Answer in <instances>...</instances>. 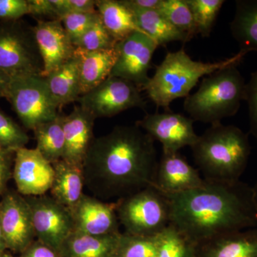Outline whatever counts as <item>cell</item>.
<instances>
[{
    "mask_svg": "<svg viewBox=\"0 0 257 257\" xmlns=\"http://www.w3.org/2000/svg\"><path fill=\"white\" fill-rule=\"evenodd\" d=\"M155 140L136 124L116 126L94 138L83 164L84 185L102 199L116 201L154 186Z\"/></svg>",
    "mask_w": 257,
    "mask_h": 257,
    "instance_id": "cell-1",
    "label": "cell"
},
{
    "mask_svg": "<svg viewBox=\"0 0 257 257\" xmlns=\"http://www.w3.org/2000/svg\"><path fill=\"white\" fill-rule=\"evenodd\" d=\"M165 196L170 204V224L195 246L257 226L252 187L241 180L204 179L197 188Z\"/></svg>",
    "mask_w": 257,
    "mask_h": 257,
    "instance_id": "cell-2",
    "label": "cell"
},
{
    "mask_svg": "<svg viewBox=\"0 0 257 257\" xmlns=\"http://www.w3.org/2000/svg\"><path fill=\"white\" fill-rule=\"evenodd\" d=\"M191 148L203 178L219 182L240 180L251 153L247 134L221 122L211 124Z\"/></svg>",
    "mask_w": 257,
    "mask_h": 257,
    "instance_id": "cell-3",
    "label": "cell"
},
{
    "mask_svg": "<svg viewBox=\"0 0 257 257\" xmlns=\"http://www.w3.org/2000/svg\"><path fill=\"white\" fill-rule=\"evenodd\" d=\"M245 55L239 52L226 60L202 62L192 60L184 48L167 52L144 90L157 108L170 111L171 103L179 98L187 97L202 77L231 64H239Z\"/></svg>",
    "mask_w": 257,
    "mask_h": 257,
    "instance_id": "cell-4",
    "label": "cell"
},
{
    "mask_svg": "<svg viewBox=\"0 0 257 257\" xmlns=\"http://www.w3.org/2000/svg\"><path fill=\"white\" fill-rule=\"evenodd\" d=\"M246 84L237 64H231L203 77L197 92L184 102L194 121L214 124L234 116L245 101Z\"/></svg>",
    "mask_w": 257,
    "mask_h": 257,
    "instance_id": "cell-5",
    "label": "cell"
},
{
    "mask_svg": "<svg viewBox=\"0 0 257 257\" xmlns=\"http://www.w3.org/2000/svg\"><path fill=\"white\" fill-rule=\"evenodd\" d=\"M116 202L118 219L127 234L155 236L170 224L168 199L154 186Z\"/></svg>",
    "mask_w": 257,
    "mask_h": 257,
    "instance_id": "cell-6",
    "label": "cell"
},
{
    "mask_svg": "<svg viewBox=\"0 0 257 257\" xmlns=\"http://www.w3.org/2000/svg\"><path fill=\"white\" fill-rule=\"evenodd\" d=\"M0 69L11 79L43 73L32 27L20 20H0Z\"/></svg>",
    "mask_w": 257,
    "mask_h": 257,
    "instance_id": "cell-7",
    "label": "cell"
},
{
    "mask_svg": "<svg viewBox=\"0 0 257 257\" xmlns=\"http://www.w3.org/2000/svg\"><path fill=\"white\" fill-rule=\"evenodd\" d=\"M6 99L24 126L32 131L59 114L46 78L41 75L32 74L12 79Z\"/></svg>",
    "mask_w": 257,
    "mask_h": 257,
    "instance_id": "cell-8",
    "label": "cell"
},
{
    "mask_svg": "<svg viewBox=\"0 0 257 257\" xmlns=\"http://www.w3.org/2000/svg\"><path fill=\"white\" fill-rule=\"evenodd\" d=\"M77 101L96 119L111 117L132 108L145 109L147 104L136 85L115 77H108Z\"/></svg>",
    "mask_w": 257,
    "mask_h": 257,
    "instance_id": "cell-9",
    "label": "cell"
},
{
    "mask_svg": "<svg viewBox=\"0 0 257 257\" xmlns=\"http://www.w3.org/2000/svg\"><path fill=\"white\" fill-rule=\"evenodd\" d=\"M31 210L32 222L38 241L60 251L74 231V221L68 208L51 196L25 197Z\"/></svg>",
    "mask_w": 257,
    "mask_h": 257,
    "instance_id": "cell-10",
    "label": "cell"
},
{
    "mask_svg": "<svg viewBox=\"0 0 257 257\" xmlns=\"http://www.w3.org/2000/svg\"><path fill=\"white\" fill-rule=\"evenodd\" d=\"M158 45L146 34L135 32L116 45L117 57L109 77L133 83L140 90L150 81L148 72Z\"/></svg>",
    "mask_w": 257,
    "mask_h": 257,
    "instance_id": "cell-11",
    "label": "cell"
},
{
    "mask_svg": "<svg viewBox=\"0 0 257 257\" xmlns=\"http://www.w3.org/2000/svg\"><path fill=\"white\" fill-rule=\"evenodd\" d=\"M0 224L7 248L21 253L36 238L31 210L26 198L7 190L0 201Z\"/></svg>",
    "mask_w": 257,
    "mask_h": 257,
    "instance_id": "cell-12",
    "label": "cell"
},
{
    "mask_svg": "<svg viewBox=\"0 0 257 257\" xmlns=\"http://www.w3.org/2000/svg\"><path fill=\"white\" fill-rule=\"evenodd\" d=\"M194 122L189 116L166 111L147 114L135 124L145 130L154 140L160 142L163 152L175 153L184 147H192L197 143L199 135L195 133Z\"/></svg>",
    "mask_w": 257,
    "mask_h": 257,
    "instance_id": "cell-13",
    "label": "cell"
},
{
    "mask_svg": "<svg viewBox=\"0 0 257 257\" xmlns=\"http://www.w3.org/2000/svg\"><path fill=\"white\" fill-rule=\"evenodd\" d=\"M54 177L53 166L36 148L15 150L13 177L20 194L25 197L45 195L52 187Z\"/></svg>",
    "mask_w": 257,
    "mask_h": 257,
    "instance_id": "cell-14",
    "label": "cell"
},
{
    "mask_svg": "<svg viewBox=\"0 0 257 257\" xmlns=\"http://www.w3.org/2000/svg\"><path fill=\"white\" fill-rule=\"evenodd\" d=\"M32 30L43 63L42 77L50 75L74 57L76 47L61 20H38Z\"/></svg>",
    "mask_w": 257,
    "mask_h": 257,
    "instance_id": "cell-15",
    "label": "cell"
},
{
    "mask_svg": "<svg viewBox=\"0 0 257 257\" xmlns=\"http://www.w3.org/2000/svg\"><path fill=\"white\" fill-rule=\"evenodd\" d=\"M116 208V202H104L83 194L70 210L74 231L94 236L119 234V221Z\"/></svg>",
    "mask_w": 257,
    "mask_h": 257,
    "instance_id": "cell-16",
    "label": "cell"
},
{
    "mask_svg": "<svg viewBox=\"0 0 257 257\" xmlns=\"http://www.w3.org/2000/svg\"><path fill=\"white\" fill-rule=\"evenodd\" d=\"M199 170L189 165L179 152H162L154 187L165 195L195 189L204 183Z\"/></svg>",
    "mask_w": 257,
    "mask_h": 257,
    "instance_id": "cell-17",
    "label": "cell"
},
{
    "mask_svg": "<svg viewBox=\"0 0 257 257\" xmlns=\"http://www.w3.org/2000/svg\"><path fill=\"white\" fill-rule=\"evenodd\" d=\"M96 118L80 106H75L67 116L64 115V132L65 145L62 160L83 169L88 150L94 140Z\"/></svg>",
    "mask_w": 257,
    "mask_h": 257,
    "instance_id": "cell-18",
    "label": "cell"
},
{
    "mask_svg": "<svg viewBox=\"0 0 257 257\" xmlns=\"http://www.w3.org/2000/svg\"><path fill=\"white\" fill-rule=\"evenodd\" d=\"M195 257H257V226L199 243Z\"/></svg>",
    "mask_w": 257,
    "mask_h": 257,
    "instance_id": "cell-19",
    "label": "cell"
},
{
    "mask_svg": "<svg viewBox=\"0 0 257 257\" xmlns=\"http://www.w3.org/2000/svg\"><path fill=\"white\" fill-rule=\"evenodd\" d=\"M79 62L81 95L94 89L110 76L117 57L116 46L109 50L87 52L76 48Z\"/></svg>",
    "mask_w": 257,
    "mask_h": 257,
    "instance_id": "cell-20",
    "label": "cell"
},
{
    "mask_svg": "<svg viewBox=\"0 0 257 257\" xmlns=\"http://www.w3.org/2000/svg\"><path fill=\"white\" fill-rule=\"evenodd\" d=\"M120 234L94 236L74 231L59 252L62 257H115Z\"/></svg>",
    "mask_w": 257,
    "mask_h": 257,
    "instance_id": "cell-21",
    "label": "cell"
},
{
    "mask_svg": "<svg viewBox=\"0 0 257 257\" xmlns=\"http://www.w3.org/2000/svg\"><path fill=\"white\" fill-rule=\"evenodd\" d=\"M52 165L55 170V177L50 190L51 197L70 211L84 194L82 169L70 165L63 160L54 162Z\"/></svg>",
    "mask_w": 257,
    "mask_h": 257,
    "instance_id": "cell-22",
    "label": "cell"
},
{
    "mask_svg": "<svg viewBox=\"0 0 257 257\" xmlns=\"http://www.w3.org/2000/svg\"><path fill=\"white\" fill-rule=\"evenodd\" d=\"M45 78L58 109L77 101L81 96L79 62L75 55Z\"/></svg>",
    "mask_w": 257,
    "mask_h": 257,
    "instance_id": "cell-23",
    "label": "cell"
},
{
    "mask_svg": "<svg viewBox=\"0 0 257 257\" xmlns=\"http://www.w3.org/2000/svg\"><path fill=\"white\" fill-rule=\"evenodd\" d=\"M96 9L101 23L117 42L134 32H142L133 12L121 0H96Z\"/></svg>",
    "mask_w": 257,
    "mask_h": 257,
    "instance_id": "cell-24",
    "label": "cell"
},
{
    "mask_svg": "<svg viewBox=\"0 0 257 257\" xmlns=\"http://www.w3.org/2000/svg\"><path fill=\"white\" fill-rule=\"evenodd\" d=\"M231 35L239 52L245 55L257 51V0H237L235 13L230 23Z\"/></svg>",
    "mask_w": 257,
    "mask_h": 257,
    "instance_id": "cell-25",
    "label": "cell"
},
{
    "mask_svg": "<svg viewBox=\"0 0 257 257\" xmlns=\"http://www.w3.org/2000/svg\"><path fill=\"white\" fill-rule=\"evenodd\" d=\"M132 12L138 28L156 42L158 46H165L172 42L186 43L189 41L187 36L177 30L158 10Z\"/></svg>",
    "mask_w": 257,
    "mask_h": 257,
    "instance_id": "cell-26",
    "label": "cell"
},
{
    "mask_svg": "<svg viewBox=\"0 0 257 257\" xmlns=\"http://www.w3.org/2000/svg\"><path fill=\"white\" fill-rule=\"evenodd\" d=\"M64 115L38 125L33 130L37 141L36 149L51 164L62 160L64 152Z\"/></svg>",
    "mask_w": 257,
    "mask_h": 257,
    "instance_id": "cell-27",
    "label": "cell"
},
{
    "mask_svg": "<svg viewBox=\"0 0 257 257\" xmlns=\"http://www.w3.org/2000/svg\"><path fill=\"white\" fill-rule=\"evenodd\" d=\"M157 10L177 30L186 35L189 41L197 35L192 12L185 0H161Z\"/></svg>",
    "mask_w": 257,
    "mask_h": 257,
    "instance_id": "cell-28",
    "label": "cell"
},
{
    "mask_svg": "<svg viewBox=\"0 0 257 257\" xmlns=\"http://www.w3.org/2000/svg\"><path fill=\"white\" fill-rule=\"evenodd\" d=\"M157 236H142L121 233L115 257H157Z\"/></svg>",
    "mask_w": 257,
    "mask_h": 257,
    "instance_id": "cell-29",
    "label": "cell"
},
{
    "mask_svg": "<svg viewBox=\"0 0 257 257\" xmlns=\"http://www.w3.org/2000/svg\"><path fill=\"white\" fill-rule=\"evenodd\" d=\"M192 12L197 34L209 37L224 0H185Z\"/></svg>",
    "mask_w": 257,
    "mask_h": 257,
    "instance_id": "cell-30",
    "label": "cell"
},
{
    "mask_svg": "<svg viewBox=\"0 0 257 257\" xmlns=\"http://www.w3.org/2000/svg\"><path fill=\"white\" fill-rule=\"evenodd\" d=\"M157 257H195V245L170 224L157 236Z\"/></svg>",
    "mask_w": 257,
    "mask_h": 257,
    "instance_id": "cell-31",
    "label": "cell"
},
{
    "mask_svg": "<svg viewBox=\"0 0 257 257\" xmlns=\"http://www.w3.org/2000/svg\"><path fill=\"white\" fill-rule=\"evenodd\" d=\"M116 43L117 42L109 33L99 18L74 47L87 52H94L114 48Z\"/></svg>",
    "mask_w": 257,
    "mask_h": 257,
    "instance_id": "cell-32",
    "label": "cell"
},
{
    "mask_svg": "<svg viewBox=\"0 0 257 257\" xmlns=\"http://www.w3.org/2000/svg\"><path fill=\"white\" fill-rule=\"evenodd\" d=\"M29 141L30 138L25 130L0 110V148L15 151L25 147Z\"/></svg>",
    "mask_w": 257,
    "mask_h": 257,
    "instance_id": "cell-33",
    "label": "cell"
},
{
    "mask_svg": "<svg viewBox=\"0 0 257 257\" xmlns=\"http://www.w3.org/2000/svg\"><path fill=\"white\" fill-rule=\"evenodd\" d=\"M99 18L97 11L95 13H69L62 17L64 30L74 45L89 30Z\"/></svg>",
    "mask_w": 257,
    "mask_h": 257,
    "instance_id": "cell-34",
    "label": "cell"
},
{
    "mask_svg": "<svg viewBox=\"0 0 257 257\" xmlns=\"http://www.w3.org/2000/svg\"><path fill=\"white\" fill-rule=\"evenodd\" d=\"M245 101L248 104L250 133L257 140V70L246 83Z\"/></svg>",
    "mask_w": 257,
    "mask_h": 257,
    "instance_id": "cell-35",
    "label": "cell"
},
{
    "mask_svg": "<svg viewBox=\"0 0 257 257\" xmlns=\"http://www.w3.org/2000/svg\"><path fill=\"white\" fill-rule=\"evenodd\" d=\"M29 14L28 0H0V20H19Z\"/></svg>",
    "mask_w": 257,
    "mask_h": 257,
    "instance_id": "cell-36",
    "label": "cell"
},
{
    "mask_svg": "<svg viewBox=\"0 0 257 257\" xmlns=\"http://www.w3.org/2000/svg\"><path fill=\"white\" fill-rule=\"evenodd\" d=\"M29 11L34 17H48L60 20V14L55 0H28Z\"/></svg>",
    "mask_w": 257,
    "mask_h": 257,
    "instance_id": "cell-37",
    "label": "cell"
},
{
    "mask_svg": "<svg viewBox=\"0 0 257 257\" xmlns=\"http://www.w3.org/2000/svg\"><path fill=\"white\" fill-rule=\"evenodd\" d=\"M15 161V151L3 150L0 151V195L7 191V185L13 177V164Z\"/></svg>",
    "mask_w": 257,
    "mask_h": 257,
    "instance_id": "cell-38",
    "label": "cell"
},
{
    "mask_svg": "<svg viewBox=\"0 0 257 257\" xmlns=\"http://www.w3.org/2000/svg\"><path fill=\"white\" fill-rule=\"evenodd\" d=\"M19 257H62L55 248L35 240Z\"/></svg>",
    "mask_w": 257,
    "mask_h": 257,
    "instance_id": "cell-39",
    "label": "cell"
},
{
    "mask_svg": "<svg viewBox=\"0 0 257 257\" xmlns=\"http://www.w3.org/2000/svg\"><path fill=\"white\" fill-rule=\"evenodd\" d=\"M64 15L73 13H95L96 0H62Z\"/></svg>",
    "mask_w": 257,
    "mask_h": 257,
    "instance_id": "cell-40",
    "label": "cell"
},
{
    "mask_svg": "<svg viewBox=\"0 0 257 257\" xmlns=\"http://www.w3.org/2000/svg\"><path fill=\"white\" fill-rule=\"evenodd\" d=\"M132 11L134 10H157L161 0H121Z\"/></svg>",
    "mask_w": 257,
    "mask_h": 257,
    "instance_id": "cell-41",
    "label": "cell"
},
{
    "mask_svg": "<svg viewBox=\"0 0 257 257\" xmlns=\"http://www.w3.org/2000/svg\"><path fill=\"white\" fill-rule=\"evenodd\" d=\"M11 79L9 75L0 69V99L7 97Z\"/></svg>",
    "mask_w": 257,
    "mask_h": 257,
    "instance_id": "cell-42",
    "label": "cell"
},
{
    "mask_svg": "<svg viewBox=\"0 0 257 257\" xmlns=\"http://www.w3.org/2000/svg\"><path fill=\"white\" fill-rule=\"evenodd\" d=\"M6 250H8V248H7L6 242H5L1 224H0V257H2L6 252Z\"/></svg>",
    "mask_w": 257,
    "mask_h": 257,
    "instance_id": "cell-43",
    "label": "cell"
},
{
    "mask_svg": "<svg viewBox=\"0 0 257 257\" xmlns=\"http://www.w3.org/2000/svg\"><path fill=\"white\" fill-rule=\"evenodd\" d=\"M253 189V200H254L255 207L257 211V182L255 184V185L252 187Z\"/></svg>",
    "mask_w": 257,
    "mask_h": 257,
    "instance_id": "cell-44",
    "label": "cell"
},
{
    "mask_svg": "<svg viewBox=\"0 0 257 257\" xmlns=\"http://www.w3.org/2000/svg\"><path fill=\"white\" fill-rule=\"evenodd\" d=\"M2 257H19V256H15L13 255H12L11 253L5 252L4 254L2 256Z\"/></svg>",
    "mask_w": 257,
    "mask_h": 257,
    "instance_id": "cell-45",
    "label": "cell"
},
{
    "mask_svg": "<svg viewBox=\"0 0 257 257\" xmlns=\"http://www.w3.org/2000/svg\"><path fill=\"white\" fill-rule=\"evenodd\" d=\"M4 150V149L0 148V151H1V150Z\"/></svg>",
    "mask_w": 257,
    "mask_h": 257,
    "instance_id": "cell-46",
    "label": "cell"
}]
</instances>
